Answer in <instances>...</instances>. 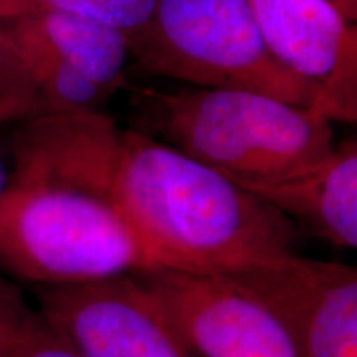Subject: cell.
Returning a JSON list of instances; mask_svg holds the SVG:
<instances>
[{
	"label": "cell",
	"mask_w": 357,
	"mask_h": 357,
	"mask_svg": "<svg viewBox=\"0 0 357 357\" xmlns=\"http://www.w3.org/2000/svg\"><path fill=\"white\" fill-rule=\"evenodd\" d=\"M123 134L102 111L43 114L17 126L0 199V273L35 288L176 268L124 212Z\"/></svg>",
	"instance_id": "obj_1"
},
{
	"label": "cell",
	"mask_w": 357,
	"mask_h": 357,
	"mask_svg": "<svg viewBox=\"0 0 357 357\" xmlns=\"http://www.w3.org/2000/svg\"><path fill=\"white\" fill-rule=\"evenodd\" d=\"M118 190L136 230L176 268L231 273L301 242L273 205L139 129H124Z\"/></svg>",
	"instance_id": "obj_2"
},
{
	"label": "cell",
	"mask_w": 357,
	"mask_h": 357,
	"mask_svg": "<svg viewBox=\"0 0 357 357\" xmlns=\"http://www.w3.org/2000/svg\"><path fill=\"white\" fill-rule=\"evenodd\" d=\"M132 91L141 121L136 129L238 184L288 177L318 162L336 146L328 119L263 93L197 86Z\"/></svg>",
	"instance_id": "obj_3"
},
{
	"label": "cell",
	"mask_w": 357,
	"mask_h": 357,
	"mask_svg": "<svg viewBox=\"0 0 357 357\" xmlns=\"http://www.w3.org/2000/svg\"><path fill=\"white\" fill-rule=\"evenodd\" d=\"M149 73L197 88L263 93L311 109L312 93L266 48L248 0H155L129 35Z\"/></svg>",
	"instance_id": "obj_4"
},
{
	"label": "cell",
	"mask_w": 357,
	"mask_h": 357,
	"mask_svg": "<svg viewBox=\"0 0 357 357\" xmlns=\"http://www.w3.org/2000/svg\"><path fill=\"white\" fill-rule=\"evenodd\" d=\"M132 276L197 357H305L283 319L234 276L185 268Z\"/></svg>",
	"instance_id": "obj_5"
},
{
	"label": "cell",
	"mask_w": 357,
	"mask_h": 357,
	"mask_svg": "<svg viewBox=\"0 0 357 357\" xmlns=\"http://www.w3.org/2000/svg\"><path fill=\"white\" fill-rule=\"evenodd\" d=\"M266 48L312 93V113L357 121V25L329 0H248Z\"/></svg>",
	"instance_id": "obj_6"
},
{
	"label": "cell",
	"mask_w": 357,
	"mask_h": 357,
	"mask_svg": "<svg viewBox=\"0 0 357 357\" xmlns=\"http://www.w3.org/2000/svg\"><path fill=\"white\" fill-rule=\"evenodd\" d=\"M32 291L82 357H197L134 276Z\"/></svg>",
	"instance_id": "obj_7"
},
{
	"label": "cell",
	"mask_w": 357,
	"mask_h": 357,
	"mask_svg": "<svg viewBox=\"0 0 357 357\" xmlns=\"http://www.w3.org/2000/svg\"><path fill=\"white\" fill-rule=\"evenodd\" d=\"M288 326L305 357H357V270L300 253L225 273Z\"/></svg>",
	"instance_id": "obj_8"
},
{
	"label": "cell",
	"mask_w": 357,
	"mask_h": 357,
	"mask_svg": "<svg viewBox=\"0 0 357 357\" xmlns=\"http://www.w3.org/2000/svg\"><path fill=\"white\" fill-rule=\"evenodd\" d=\"M238 184V182H236ZM288 217L303 234L357 248V142H336L323 159L291 176L240 184Z\"/></svg>",
	"instance_id": "obj_9"
},
{
	"label": "cell",
	"mask_w": 357,
	"mask_h": 357,
	"mask_svg": "<svg viewBox=\"0 0 357 357\" xmlns=\"http://www.w3.org/2000/svg\"><path fill=\"white\" fill-rule=\"evenodd\" d=\"M12 32L32 40L89 82L116 95L128 86L129 33L86 17L40 12L3 22Z\"/></svg>",
	"instance_id": "obj_10"
},
{
	"label": "cell",
	"mask_w": 357,
	"mask_h": 357,
	"mask_svg": "<svg viewBox=\"0 0 357 357\" xmlns=\"http://www.w3.org/2000/svg\"><path fill=\"white\" fill-rule=\"evenodd\" d=\"M0 357H82L17 281L0 273Z\"/></svg>",
	"instance_id": "obj_11"
},
{
	"label": "cell",
	"mask_w": 357,
	"mask_h": 357,
	"mask_svg": "<svg viewBox=\"0 0 357 357\" xmlns=\"http://www.w3.org/2000/svg\"><path fill=\"white\" fill-rule=\"evenodd\" d=\"M154 3L155 0H0V22L58 12L102 22L131 35L147 20Z\"/></svg>",
	"instance_id": "obj_12"
},
{
	"label": "cell",
	"mask_w": 357,
	"mask_h": 357,
	"mask_svg": "<svg viewBox=\"0 0 357 357\" xmlns=\"http://www.w3.org/2000/svg\"><path fill=\"white\" fill-rule=\"evenodd\" d=\"M47 114L7 26L0 22V126L19 124Z\"/></svg>",
	"instance_id": "obj_13"
},
{
	"label": "cell",
	"mask_w": 357,
	"mask_h": 357,
	"mask_svg": "<svg viewBox=\"0 0 357 357\" xmlns=\"http://www.w3.org/2000/svg\"><path fill=\"white\" fill-rule=\"evenodd\" d=\"M329 2L351 22H357V0H329Z\"/></svg>",
	"instance_id": "obj_14"
},
{
	"label": "cell",
	"mask_w": 357,
	"mask_h": 357,
	"mask_svg": "<svg viewBox=\"0 0 357 357\" xmlns=\"http://www.w3.org/2000/svg\"><path fill=\"white\" fill-rule=\"evenodd\" d=\"M8 184H10V167L7 166L6 159L0 154V199L6 194Z\"/></svg>",
	"instance_id": "obj_15"
}]
</instances>
